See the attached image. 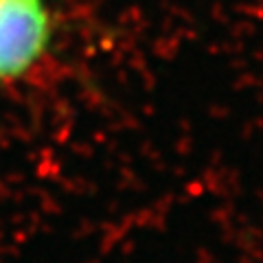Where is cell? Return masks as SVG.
I'll return each mask as SVG.
<instances>
[{
	"mask_svg": "<svg viewBox=\"0 0 263 263\" xmlns=\"http://www.w3.org/2000/svg\"><path fill=\"white\" fill-rule=\"evenodd\" d=\"M51 40L44 0H0V81L24 75Z\"/></svg>",
	"mask_w": 263,
	"mask_h": 263,
	"instance_id": "cell-1",
	"label": "cell"
}]
</instances>
